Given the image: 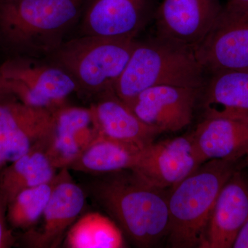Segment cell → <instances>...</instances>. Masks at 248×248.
I'll return each instance as SVG.
<instances>
[{
    "mask_svg": "<svg viewBox=\"0 0 248 248\" xmlns=\"http://www.w3.org/2000/svg\"><path fill=\"white\" fill-rule=\"evenodd\" d=\"M99 176L90 184V195L135 246L153 247L167 236L169 193L130 170Z\"/></svg>",
    "mask_w": 248,
    "mask_h": 248,
    "instance_id": "6da1fadb",
    "label": "cell"
},
{
    "mask_svg": "<svg viewBox=\"0 0 248 248\" xmlns=\"http://www.w3.org/2000/svg\"><path fill=\"white\" fill-rule=\"evenodd\" d=\"M242 161H205L169 192L171 247L203 248L215 202L232 174L243 167Z\"/></svg>",
    "mask_w": 248,
    "mask_h": 248,
    "instance_id": "7a4b0ae2",
    "label": "cell"
},
{
    "mask_svg": "<svg viewBox=\"0 0 248 248\" xmlns=\"http://www.w3.org/2000/svg\"><path fill=\"white\" fill-rule=\"evenodd\" d=\"M83 0H0V45L16 53L56 50Z\"/></svg>",
    "mask_w": 248,
    "mask_h": 248,
    "instance_id": "3957f363",
    "label": "cell"
},
{
    "mask_svg": "<svg viewBox=\"0 0 248 248\" xmlns=\"http://www.w3.org/2000/svg\"><path fill=\"white\" fill-rule=\"evenodd\" d=\"M204 71L191 50L159 38L145 43L138 42L112 91L125 104L144 90L160 85L201 89Z\"/></svg>",
    "mask_w": 248,
    "mask_h": 248,
    "instance_id": "277c9868",
    "label": "cell"
},
{
    "mask_svg": "<svg viewBox=\"0 0 248 248\" xmlns=\"http://www.w3.org/2000/svg\"><path fill=\"white\" fill-rule=\"evenodd\" d=\"M134 39L84 35L60 46L56 58L78 89L91 93L110 92L131 57Z\"/></svg>",
    "mask_w": 248,
    "mask_h": 248,
    "instance_id": "5b68a950",
    "label": "cell"
},
{
    "mask_svg": "<svg viewBox=\"0 0 248 248\" xmlns=\"http://www.w3.org/2000/svg\"><path fill=\"white\" fill-rule=\"evenodd\" d=\"M11 93L29 107L55 110L78 89L69 73L58 67L46 66L23 59H11L0 66Z\"/></svg>",
    "mask_w": 248,
    "mask_h": 248,
    "instance_id": "8992f818",
    "label": "cell"
},
{
    "mask_svg": "<svg viewBox=\"0 0 248 248\" xmlns=\"http://www.w3.org/2000/svg\"><path fill=\"white\" fill-rule=\"evenodd\" d=\"M204 70L248 71V9L225 4L213 27L194 50Z\"/></svg>",
    "mask_w": 248,
    "mask_h": 248,
    "instance_id": "52a82bcc",
    "label": "cell"
},
{
    "mask_svg": "<svg viewBox=\"0 0 248 248\" xmlns=\"http://www.w3.org/2000/svg\"><path fill=\"white\" fill-rule=\"evenodd\" d=\"M222 6L221 0H161L155 14L158 38L194 53Z\"/></svg>",
    "mask_w": 248,
    "mask_h": 248,
    "instance_id": "ba28073f",
    "label": "cell"
},
{
    "mask_svg": "<svg viewBox=\"0 0 248 248\" xmlns=\"http://www.w3.org/2000/svg\"><path fill=\"white\" fill-rule=\"evenodd\" d=\"M203 164L190 133L144 147L130 170L150 185L166 190L177 185Z\"/></svg>",
    "mask_w": 248,
    "mask_h": 248,
    "instance_id": "9c48e42d",
    "label": "cell"
},
{
    "mask_svg": "<svg viewBox=\"0 0 248 248\" xmlns=\"http://www.w3.org/2000/svg\"><path fill=\"white\" fill-rule=\"evenodd\" d=\"M85 203L84 190L73 181L69 169L60 170L40 218L42 222L26 232L24 242L31 248H58L68 229L79 218Z\"/></svg>",
    "mask_w": 248,
    "mask_h": 248,
    "instance_id": "30bf717a",
    "label": "cell"
},
{
    "mask_svg": "<svg viewBox=\"0 0 248 248\" xmlns=\"http://www.w3.org/2000/svg\"><path fill=\"white\" fill-rule=\"evenodd\" d=\"M17 99L0 102V166L25 155L53 128L55 110L29 107Z\"/></svg>",
    "mask_w": 248,
    "mask_h": 248,
    "instance_id": "8fae6325",
    "label": "cell"
},
{
    "mask_svg": "<svg viewBox=\"0 0 248 248\" xmlns=\"http://www.w3.org/2000/svg\"><path fill=\"white\" fill-rule=\"evenodd\" d=\"M200 89L160 85L125 103L137 117L160 133H174L190 125Z\"/></svg>",
    "mask_w": 248,
    "mask_h": 248,
    "instance_id": "7c38bea8",
    "label": "cell"
},
{
    "mask_svg": "<svg viewBox=\"0 0 248 248\" xmlns=\"http://www.w3.org/2000/svg\"><path fill=\"white\" fill-rule=\"evenodd\" d=\"M156 0H91L85 11L84 35L134 39L151 15Z\"/></svg>",
    "mask_w": 248,
    "mask_h": 248,
    "instance_id": "4fadbf2b",
    "label": "cell"
},
{
    "mask_svg": "<svg viewBox=\"0 0 248 248\" xmlns=\"http://www.w3.org/2000/svg\"><path fill=\"white\" fill-rule=\"evenodd\" d=\"M99 136L91 108L62 106L54 112L46 154L55 169H68Z\"/></svg>",
    "mask_w": 248,
    "mask_h": 248,
    "instance_id": "5bb4252c",
    "label": "cell"
},
{
    "mask_svg": "<svg viewBox=\"0 0 248 248\" xmlns=\"http://www.w3.org/2000/svg\"><path fill=\"white\" fill-rule=\"evenodd\" d=\"M239 168L217 197L203 248H232L248 218V176Z\"/></svg>",
    "mask_w": 248,
    "mask_h": 248,
    "instance_id": "9a60e30c",
    "label": "cell"
},
{
    "mask_svg": "<svg viewBox=\"0 0 248 248\" xmlns=\"http://www.w3.org/2000/svg\"><path fill=\"white\" fill-rule=\"evenodd\" d=\"M201 159L241 161L248 156V117H205L192 133Z\"/></svg>",
    "mask_w": 248,
    "mask_h": 248,
    "instance_id": "2e32d148",
    "label": "cell"
},
{
    "mask_svg": "<svg viewBox=\"0 0 248 248\" xmlns=\"http://www.w3.org/2000/svg\"><path fill=\"white\" fill-rule=\"evenodd\" d=\"M91 107L100 136L144 148L161 134L142 122L112 91Z\"/></svg>",
    "mask_w": 248,
    "mask_h": 248,
    "instance_id": "e0dca14e",
    "label": "cell"
},
{
    "mask_svg": "<svg viewBox=\"0 0 248 248\" xmlns=\"http://www.w3.org/2000/svg\"><path fill=\"white\" fill-rule=\"evenodd\" d=\"M46 140L9 165L0 166V190L9 203L19 192L50 182L58 174L46 154Z\"/></svg>",
    "mask_w": 248,
    "mask_h": 248,
    "instance_id": "ac0fdd59",
    "label": "cell"
},
{
    "mask_svg": "<svg viewBox=\"0 0 248 248\" xmlns=\"http://www.w3.org/2000/svg\"><path fill=\"white\" fill-rule=\"evenodd\" d=\"M213 74L203 99L205 117H248V71L227 70Z\"/></svg>",
    "mask_w": 248,
    "mask_h": 248,
    "instance_id": "d6986e66",
    "label": "cell"
},
{
    "mask_svg": "<svg viewBox=\"0 0 248 248\" xmlns=\"http://www.w3.org/2000/svg\"><path fill=\"white\" fill-rule=\"evenodd\" d=\"M143 148L99 135L68 169L97 175L131 170Z\"/></svg>",
    "mask_w": 248,
    "mask_h": 248,
    "instance_id": "ffe728a7",
    "label": "cell"
},
{
    "mask_svg": "<svg viewBox=\"0 0 248 248\" xmlns=\"http://www.w3.org/2000/svg\"><path fill=\"white\" fill-rule=\"evenodd\" d=\"M64 247L68 248H123L124 234L110 217L98 212L84 214L67 232Z\"/></svg>",
    "mask_w": 248,
    "mask_h": 248,
    "instance_id": "44dd1931",
    "label": "cell"
},
{
    "mask_svg": "<svg viewBox=\"0 0 248 248\" xmlns=\"http://www.w3.org/2000/svg\"><path fill=\"white\" fill-rule=\"evenodd\" d=\"M55 182L56 176L50 182L19 192L8 205L9 226L14 229L23 231L35 226L45 211Z\"/></svg>",
    "mask_w": 248,
    "mask_h": 248,
    "instance_id": "7402d4cb",
    "label": "cell"
},
{
    "mask_svg": "<svg viewBox=\"0 0 248 248\" xmlns=\"http://www.w3.org/2000/svg\"><path fill=\"white\" fill-rule=\"evenodd\" d=\"M9 202L0 190V248H9L16 244L14 232L9 227L7 208Z\"/></svg>",
    "mask_w": 248,
    "mask_h": 248,
    "instance_id": "603a6c76",
    "label": "cell"
},
{
    "mask_svg": "<svg viewBox=\"0 0 248 248\" xmlns=\"http://www.w3.org/2000/svg\"><path fill=\"white\" fill-rule=\"evenodd\" d=\"M232 248H248V218L236 236Z\"/></svg>",
    "mask_w": 248,
    "mask_h": 248,
    "instance_id": "cb8c5ba5",
    "label": "cell"
},
{
    "mask_svg": "<svg viewBox=\"0 0 248 248\" xmlns=\"http://www.w3.org/2000/svg\"><path fill=\"white\" fill-rule=\"evenodd\" d=\"M12 98L16 97L10 91L6 80L0 76V102L12 99Z\"/></svg>",
    "mask_w": 248,
    "mask_h": 248,
    "instance_id": "d4e9b609",
    "label": "cell"
},
{
    "mask_svg": "<svg viewBox=\"0 0 248 248\" xmlns=\"http://www.w3.org/2000/svg\"><path fill=\"white\" fill-rule=\"evenodd\" d=\"M226 4L239 8L248 9V0H226Z\"/></svg>",
    "mask_w": 248,
    "mask_h": 248,
    "instance_id": "484cf974",
    "label": "cell"
},
{
    "mask_svg": "<svg viewBox=\"0 0 248 248\" xmlns=\"http://www.w3.org/2000/svg\"><path fill=\"white\" fill-rule=\"evenodd\" d=\"M242 166L243 167L248 168V156H246L245 159H243Z\"/></svg>",
    "mask_w": 248,
    "mask_h": 248,
    "instance_id": "4316f807",
    "label": "cell"
}]
</instances>
